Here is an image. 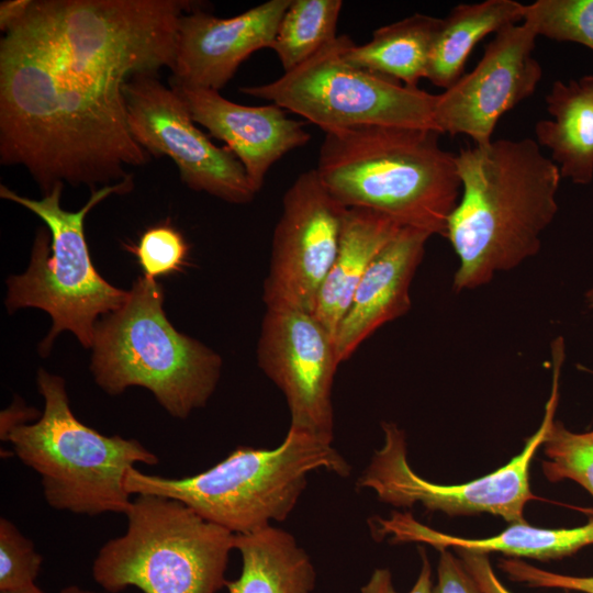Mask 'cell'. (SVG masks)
<instances>
[{"mask_svg":"<svg viewBox=\"0 0 593 593\" xmlns=\"http://www.w3.org/2000/svg\"><path fill=\"white\" fill-rule=\"evenodd\" d=\"M499 568L515 582L529 588L563 589L593 593V577H575L542 570L519 559H502Z\"/></svg>","mask_w":593,"mask_h":593,"instance_id":"f1b7e54d","label":"cell"},{"mask_svg":"<svg viewBox=\"0 0 593 593\" xmlns=\"http://www.w3.org/2000/svg\"><path fill=\"white\" fill-rule=\"evenodd\" d=\"M550 120L535 125L536 142L549 149L562 178L593 180V76L557 80L546 96Z\"/></svg>","mask_w":593,"mask_h":593,"instance_id":"ffe728a7","label":"cell"},{"mask_svg":"<svg viewBox=\"0 0 593 593\" xmlns=\"http://www.w3.org/2000/svg\"><path fill=\"white\" fill-rule=\"evenodd\" d=\"M33 0H7L0 4V30L7 33L27 13Z\"/></svg>","mask_w":593,"mask_h":593,"instance_id":"d6a6232c","label":"cell"},{"mask_svg":"<svg viewBox=\"0 0 593 593\" xmlns=\"http://www.w3.org/2000/svg\"><path fill=\"white\" fill-rule=\"evenodd\" d=\"M560 367H553V382L540 426L523 450L497 470L460 484H439L418 475L407 461L405 435L395 423L382 422L384 441L357 481L358 488L374 491L379 501L396 507L421 503L428 511L449 516L490 513L511 524L526 523L525 505L535 500L529 468L553 421L558 403Z\"/></svg>","mask_w":593,"mask_h":593,"instance_id":"30bf717a","label":"cell"},{"mask_svg":"<svg viewBox=\"0 0 593 593\" xmlns=\"http://www.w3.org/2000/svg\"><path fill=\"white\" fill-rule=\"evenodd\" d=\"M588 306L593 309V289L589 290L585 294Z\"/></svg>","mask_w":593,"mask_h":593,"instance_id":"d590c367","label":"cell"},{"mask_svg":"<svg viewBox=\"0 0 593 593\" xmlns=\"http://www.w3.org/2000/svg\"><path fill=\"white\" fill-rule=\"evenodd\" d=\"M437 567V583L433 586L432 593H484L461 559L449 550H439Z\"/></svg>","mask_w":593,"mask_h":593,"instance_id":"f546056e","label":"cell"},{"mask_svg":"<svg viewBox=\"0 0 593 593\" xmlns=\"http://www.w3.org/2000/svg\"><path fill=\"white\" fill-rule=\"evenodd\" d=\"M430 236L418 228L402 227L373 258L335 336L339 363L382 325L411 309V283Z\"/></svg>","mask_w":593,"mask_h":593,"instance_id":"e0dca14e","label":"cell"},{"mask_svg":"<svg viewBox=\"0 0 593 593\" xmlns=\"http://www.w3.org/2000/svg\"><path fill=\"white\" fill-rule=\"evenodd\" d=\"M291 0H269L233 18L184 12L177 31L171 83L221 90L253 53L270 48Z\"/></svg>","mask_w":593,"mask_h":593,"instance_id":"9a60e30c","label":"cell"},{"mask_svg":"<svg viewBox=\"0 0 593 593\" xmlns=\"http://www.w3.org/2000/svg\"><path fill=\"white\" fill-rule=\"evenodd\" d=\"M126 530L108 540L92 562L93 580L110 593H217L226 585L235 535L182 502L137 494Z\"/></svg>","mask_w":593,"mask_h":593,"instance_id":"ba28073f","label":"cell"},{"mask_svg":"<svg viewBox=\"0 0 593 593\" xmlns=\"http://www.w3.org/2000/svg\"><path fill=\"white\" fill-rule=\"evenodd\" d=\"M171 87L184 99L193 121L223 141L239 159L256 193L279 159L311 139L304 122L288 118L277 104L243 105L216 90Z\"/></svg>","mask_w":593,"mask_h":593,"instance_id":"2e32d148","label":"cell"},{"mask_svg":"<svg viewBox=\"0 0 593 593\" xmlns=\"http://www.w3.org/2000/svg\"><path fill=\"white\" fill-rule=\"evenodd\" d=\"M525 4L514 0H485L454 7L435 37L426 79L447 89L463 74L467 59L485 36L523 22Z\"/></svg>","mask_w":593,"mask_h":593,"instance_id":"7402d4cb","label":"cell"},{"mask_svg":"<svg viewBox=\"0 0 593 593\" xmlns=\"http://www.w3.org/2000/svg\"><path fill=\"white\" fill-rule=\"evenodd\" d=\"M164 299L160 283L138 277L124 304L98 321L91 371L108 394L143 387L171 416L183 419L208 403L222 359L171 325Z\"/></svg>","mask_w":593,"mask_h":593,"instance_id":"5b68a950","label":"cell"},{"mask_svg":"<svg viewBox=\"0 0 593 593\" xmlns=\"http://www.w3.org/2000/svg\"><path fill=\"white\" fill-rule=\"evenodd\" d=\"M353 43L348 35H337L280 78L239 90L271 101L325 133L360 125L437 131L434 122L437 94L351 64L345 55Z\"/></svg>","mask_w":593,"mask_h":593,"instance_id":"9c48e42d","label":"cell"},{"mask_svg":"<svg viewBox=\"0 0 593 593\" xmlns=\"http://www.w3.org/2000/svg\"><path fill=\"white\" fill-rule=\"evenodd\" d=\"M257 360L286 398L290 428L333 443L332 391L339 366L334 336L312 313L267 309Z\"/></svg>","mask_w":593,"mask_h":593,"instance_id":"4fadbf2b","label":"cell"},{"mask_svg":"<svg viewBox=\"0 0 593 593\" xmlns=\"http://www.w3.org/2000/svg\"><path fill=\"white\" fill-rule=\"evenodd\" d=\"M466 569L484 593H513L497 578L485 553L459 550Z\"/></svg>","mask_w":593,"mask_h":593,"instance_id":"1f68e13d","label":"cell"},{"mask_svg":"<svg viewBox=\"0 0 593 593\" xmlns=\"http://www.w3.org/2000/svg\"><path fill=\"white\" fill-rule=\"evenodd\" d=\"M523 21L537 36L593 51V0H537L525 4Z\"/></svg>","mask_w":593,"mask_h":593,"instance_id":"484cf974","label":"cell"},{"mask_svg":"<svg viewBox=\"0 0 593 593\" xmlns=\"http://www.w3.org/2000/svg\"><path fill=\"white\" fill-rule=\"evenodd\" d=\"M0 593H45V592L41 588H38L35 583V584L20 588V589L0 591Z\"/></svg>","mask_w":593,"mask_h":593,"instance_id":"836d02e7","label":"cell"},{"mask_svg":"<svg viewBox=\"0 0 593 593\" xmlns=\"http://www.w3.org/2000/svg\"><path fill=\"white\" fill-rule=\"evenodd\" d=\"M435 130L360 125L325 133L317 175L345 208L445 236L461 194L456 154Z\"/></svg>","mask_w":593,"mask_h":593,"instance_id":"3957f363","label":"cell"},{"mask_svg":"<svg viewBox=\"0 0 593 593\" xmlns=\"http://www.w3.org/2000/svg\"><path fill=\"white\" fill-rule=\"evenodd\" d=\"M401 228L377 211L346 210L338 249L312 313L334 338L367 268Z\"/></svg>","mask_w":593,"mask_h":593,"instance_id":"d6986e66","label":"cell"},{"mask_svg":"<svg viewBox=\"0 0 593 593\" xmlns=\"http://www.w3.org/2000/svg\"><path fill=\"white\" fill-rule=\"evenodd\" d=\"M59 593H98V592L90 591V590H87V589H82V588H80L78 585H69V586H66V588L61 589Z\"/></svg>","mask_w":593,"mask_h":593,"instance_id":"e575fe53","label":"cell"},{"mask_svg":"<svg viewBox=\"0 0 593 593\" xmlns=\"http://www.w3.org/2000/svg\"><path fill=\"white\" fill-rule=\"evenodd\" d=\"M61 183L40 200L22 197L0 186V197L36 214L47 226L40 228L26 271L7 280L5 305L9 312L21 307H37L53 321L49 334L40 348L47 354L61 331H70L85 348H91L98 317L120 309L128 291L107 282L96 270L85 235V219L98 203L111 194H122L133 188V180L93 190L78 211L60 205Z\"/></svg>","mask_w":593,"mask_h":593,"instance_id":"52a82bcc","label":"cell"},{"mask_svg":"<svg viewBox=\"0 0 593 593\" xmlns=\"http://www.w3.org/2000/svg\"><path fill=\"white\" fill-rule=\"evenodd\" d=\"M373 534L392 537V542H422L436 549L479 553L501 552L511 557L553 560L573 555L593 545V518L573 528H539L527 523L512 524L504 532L486 538H462L432 529L412 514L393 512L389 518L373 517Z\"/></svg>","mask_w":593,"mask_h":593,"instance_id":"ac0fdd59","label":"cell"},{"mask_svg":"<svg viewBox=\"0 0 593 593\" xmlns=\"http://www.w3.org/2000/svg\"><path fill=\"white\" fill-rule=\"evenodd\" d=\"M127 125L148 154L169 157L181 181L230 203L250 202L254 191L246 170L225 145L212 143L193 121L182 96L152 74L134 76L124 87Z\"/></svg>","mask_w":593,"mask_h":593,"instance_id":"8fae6325","label":"cell"},{"mask_svg":"<svg viewBox=\"0 0 593 593\" xmlns=\"http://www.w3.org/2000/svg\"><path fill=\"white\" fill-rule=\"evenodd\" d=\"M422 566L418 577L407 593H432L433 579L432 567L424 548H418ZM360 593H399L393 585L392 575L389 569L378 568L371 573L368 582L361 586Z\"/></svg>","mask_w":593,"mask_h":593,"instance_id":"4dcf8cb0","label":"cell"},{"mask_svg":"<svg viewBox=\"0 0 593 593\" xmlns=\"http://www.w3.org/2000/svg\"><path fill=\"white\" fill-rule=\"evenodd\" d=\"M342 0H291L270 47L288 72L333 41Z\"/></svg>","mask_w":593,"mask_h":593,"instance_id":"cb8c5ba5","label":"cell"},{"mask_svg":"<svg viewBox=\"0 0 593 593\" xmlns=\"http://www.w3.org/2000/svg\"><path fill=\"white\" fill-rule=\"evenodd\" d=\"M318 469L343 478L351 472L333 443L289 428L276 448L238 446L222 461L190 477L165 478L132 467L124 486L131 495L178 500L205 521L245 535L286 521L309 474Z\"/></svg>","mask_w":593,"mask_h":593,"instance_id":"277c9868","label":"cell"},{"mask_svg":"<svg viewBox=\"0 0 593 593\" xmlns=\"http://www.w3.org/2000/svg\"><path fill=\"white\" fill-rule=\"evenodd\" d=\"M548 460L541 467L550 482L570 479L593 496V430L573 433L552 421L542 443Z\"/></svg>","mask_w":593,"mask_h":593,"instance_id":"d4e9b609","label":"cell"},{"mask_svg":"<svg viewBox=\"0 0 593 593\" xmlns=\"http://www.w3.org/2000/svg\"><path fill=\"white\" fill-rule=\"evenodd\" d=\"M440 23L441 19L415 13L374 30L366 44L353 43L345 56L358 67L417 87L426 78Z\"/></svg>","mask_w":593,"mask_h":593,"instance_id":"603a6c76","label":"cell"},{"mask_svg":"<svg viewBox=\"0 0 593 593\" xmlns=\"http://www.w3.org/2000/svg\"><path fill=\"white\" fill-rule=\"evenodd\" d=\"M461 194L445 232L459 259L456 291L490 282L535 256L558 211V166L529 137L456 154Z\"/></svg>","mask_w":593,"mask_h":593,"instance_id":"7a4b0ae2","label":"cell"},{"mask_svg":"<svg viewBox=\"0 0 593 593\" xmlns=\"http://www.w3.org/2000/svg\"><path fill=\"white\" fill-rule=\"evenodd\" d=\"M187 0H35L0 41V160L46 194L133 180L149 155L128 125L125 85L171 67Z\"/></svg>","mask_w":593,"mask_h":593,"instance_id":"6da1fadb","label":"cell"},{"mask_svg":"<svg viewBox=\"0 0 593 593\" xmlns=\"http://www.w3.org/2000/svg\"><path fill=\"white\" fill-rule=\"evenodd\" d=\"M43 557L34 544L7 519L0 518V591L35 584Z\"/></svg>","mask_w":593,"mask_h":593,"instance_id":"83f0119b","label":"cell"},{"mask_svg":"<svg viewBox=\"0 0 593 593\" xmlns=\"http://www.w3.org/2000/svg\"><path fill=\"white\" fill-rule=\"evenodd\" d=\"M537 37L524 21L496 32L475 67L437 94L436 130L489 145L501 118L533 96L542 77L534 57Z\"/></svg>","mask_w":593,"mask_h":593,"instance_id":"5bb4252c","label":"cell"},{"mask_svg":"<svg viewBox=\"0 0 593 593\" xmlns=\"http://www.w3.org/2000/svg\"><path fill=\"white\" fill-rule=\"evenodd\" d=\"M234 549L242 571L236 580H227L228 593H315L314 566L289 532L268 526L235 535Z\"/></svg>","mask_w":593,"mask_h":593,"instance_id":"44dd1931","label":"cell"},{"mask_svg":"<svg viewBox=\"0 0 593 593\" xmlns=\"http://www.w3.org/2000/svg\"><path fill=\"white\" fill-rule=\"evenodd\" d=\"M36 381L44 399L42 415L14 426L2 440L40 475L45 501L54 510L125 514L132 502L124 486L128 469L155 466L158 457L137 439L105 436L82 424L70 409L61 377L40 369Z\"/></svg>","mask_w":593,"mask_h":593,"instance_id":"8992f818","label":"cell"},{"mask_svg":"<svg viewBox=\"0 0 593 593\" xmlns=\"http://www.w3.org/2000/svg\"><path fill=\"white\" fill-rule=\"evenodd\" d=\"M346 210L316 169L303 171L288 188L264 283L267 309L313 313L338 249Z\"/></svg>","mask_w":593,"mask_h":593,"instance_id":"7c38bea8","label":"cell"},{"mask_svg":"<svg viewBox=\"0 0 593 593\" xmlns=\"http://www.w3.org/2000/svg\"><path fill=\"white\" fill-rule=\"evenodd\" d=\"M144 276L155 279L180 271L187 262L189 246L172 225L160 223L146 230L137 245L128 246Z\"/></svg>","mask_w":593,"mask_h":593,"instance_id":"4316f807","label":"cell"}]
</instances>
